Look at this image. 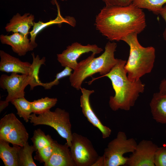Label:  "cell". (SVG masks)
<instances>
[{"mask_svg": "<svg viewBox=\"0 0 166 166\" xmlns=\"http://www.w3.org/2000/svg\"><path fill=\"white\" fill-rule=\"evenodd\" d=\"M145 15L132 3L125 6L105 5L96 17V29L110 41H119L129 35L139 34L145 28Z\"/></svg>", "mask_w": 166, "mask_h": 166, "instance_id": "6da1fadb", "label": "cell"}, {"mask_svg": "<svg viewBox=\"0 0 166 166\" xmlns=\"http://www.w3.org/2000/svg\"><path fill=\"white\" fill-rule=\"evenodd\" d=\"M127 62L119 59L110 71L105 75L93 78L88 83L90 84L97 79L106 77L111 80L115 92L114 96L109 97V105L111 109L129 110L134 106L140 93L144 91L145 85L139 80L133 81L128 78L124 67Z\"/></svg>", "mask_w": 166, "mask_h": 166, "instance_id": "7a4b0ae2", "label": "cell"}, {"mask_svg": "<svg viewBox=\"0 0 166 166\" xmlns=\"http://www.w3.org/2000/svg\"><path fill=\"white\" fill-rule=\"evenodd\" d=\"M117 44L108 42L105 47L104 52L95 57V53L78 63L76 68L69 76L71 85L79 90L81 88L83 81L87 77L99 73L103 76L109 73L118 62L119 59L114 57Z\"/></svg>", "mask_w": 166, "mask_h": 166, "instance_id": "3957f363", "label": "cell"}, {"mask_svg": "<svg viewBox=\"0 0 166 166\" xmlns=\"http://www.w3.org/2000/svg\"><path fill=\"white\" fill-rule=\"evenodd\" d=\"M138 34L132 33L122 40L129 47V56L124 68L128 78L133 81L140 80L143 76L151 73L156 58L155 48L141 45L138 39Z\"/></svg>", "mask_w": 166, "mask_h": 166, "instance_id": "277c9868", "label": "cell"}, {"mask_svg": "<svg viewBox=\"0 0 166 166\" xmlns=\"http://www.w3.org/2000/svg\"><path fill=\"white\" fill-rule=\"evenodd\" d=\"M30 122L34 126L45 125L54 128L62 138L66 139L69 147L71 145L72 133L69 113L64 109L57 108L54 111L49 110L38 114L30 116Z\"/></svg>", "mask_w": 166, "mask_h": 166, "instance_id": "5b68a950", "label": "cell"}, {"mask_svg": "<svg viewBox=\"0 0 166 166\" xmlns=\"http://www.w3.org/2000/svg\"><path fill=\"white\" fill-rule=\"evenodd\" d=\"M137 143L133 138L127 139L125 133L119 132L116 137L110 141L104 150L103 156L104 166H119L126 165L128 157L124 155L133 152Z\"/></svg>", "mask_w": 166, "mask_h": 166, "instance_id": "8992f818", "label": "cell"}, {"mask_svg": "<svg viewBox=\"0 0 166 166\" xmlns=\"http://www.w3.org/2000/svg\"><path fill=\"white\" fill-rule=\"evenodd\" d=\"M69 147L75 166H93L99 156L91 141L86 137L72 133Z\"/></svg>", "mask_w": 166, "mask_h": 166, "instance_id": "52a82bcc", "label": "cell"}, {"mask_svg": "<svg viewBox=\"0 0 166 166\" xmlns=\"http://www.w3.org/2000/svg\"><path fill=\"white\" fill-rule=\"evenodd\" d=\"M29 137L25 126L13 113L6 115L0 120V139L22 147Z\"/></svg>", "mask_w": 166, "mask_h": 166, "instance_id": "ba28073f", "label": "cell"}, {"mask_svg": "<svg viewBox=\"0 0 166 166\" xmlns=\"http://www.w3.org/2000/svg\"><path fill=\"white\" fill-rule=\"evenodd\" d=\"M30 78L27 75L14 73L10 75H2L0 77V87L8 92L6 100L10 102L15 99L24 97L25 89L30 85Z\"/></svg>", "mask_w": 166, "mask_h": 166, "instance_id": "9c48e42d", "label": "cell"}, {"mask_svg": "<svg viewBox=\"0 0 166 166\" xmlns=\"http://www.w3.org/2000/svg\"><path fill=\"white\" fill-rule=\"evenodd\" d=\"M103 51L95 44L83 45L75 42L67 46L61 53L57 54V60L62 66H67L74 70L78 64L77 60L82 54L90 52L99 54Z\"/></svg>", "mask_w": 166, "mask_h": 166, "instance_id": "30bf717a", "label": "cell"}, {"mask_svg": "<svg viewBox=\"0 0 166 166\" xmlns=\"http://www.w3.org/2000/svg\"><path fill=\"white\" fill-rule=\"evenodd\" d=\"M158 146L150 140H142L137 144L134 151L128 157L125 165L129 166H155V153Z\"/></svg>", "mask_w": 166, "mask_h": 166, "instance_id": "8fae6325", "label": "cell"}, {"mask_svg": "<svg viewBox=\"0 0 166 166\" xmlns=\"http://www.w3.org/2000/svg\"><path fill=\"white\" fill-rule=\"evenodd\" d=\"M81 90L82 95L80 98V107L83 114L90 123L101 131L103 138L109 137L111 134V130L102 123L93 112L90 105V97L94 92V90L82 87Z\"/></svg>", "mask_w": 166, "mask_h": 166, "instance_id": "7c38bea8", "label": "cell"}, {"mask_svg": "<svg viewBox=\"0 0 166 166\" xmlns=\"http://www.w3.org/2000/svg\"><path fill=\"white\" fill-rule=\"evenodd\" d=\"M0 40L2 44L10 45L13 51L19 56H25L28 52L36 48L30 42L28 35L19 33L9 35L1 34Z\"/></svg>", "mask_w": 166, "mask_h": 166, "instance_id": "4fadbf2b", "label": "cell"}, {"mask_svg": "<svg viewBox=\"0 0 166 166\" xmlns=\"http://www.w3.org/2000/svg\"><path fill=\"white\" fill-rule=\"evenodd\" d=\"M0 71L6 73H14L28 75L31 64L23 61L4 51H0Z\"/></svg>", "mask_w": 166, "mask_h": 166, "instance_id": "5bb4252c", "label": "cell"}, {"mask_svg": "<svg viewBox=\"0 0 166 166\" xmlns=\"http://www.w3.org/2000/svg\"><path fill=\"white\" fill-rule=\"evenodd\" d=\"M67 143L62 145L54 141L52 155L45 166H75Z\"/></svg>", "mask_w": 166, "mask_h": 166, "instance_id": "9a60e30c", "label": "cell"}, {"mask_svg": "<svg viewBox=\"0 0 166 166\" xmlns=\"http://www.w3.org/2000/svg\"><path fill=\"white\" fill-rule=\"evenodd\" d=\"M34 15L30 13H26L21 15L17 13L14 15L5 27L7 32L19 33L24 35L30 34L29 30L34 25Z\"/></svg>", "mask_w": 166, "mask_h": 166, "instance_id": "2e32d148", "label": "cell"}, {"mask_svg": "<svg viewBox=\"0 0 166 166\" xmlns=\"http://www.w3.org/2000/svg\"><path fill=\"white\" fill-rule=\"evenodd\" d=\"M56 5L57 8V14L56 18L49 22H45L39 21L37 22H34L32 30L30 32V42L36 47L38 45L35 42V39L37 35L42 30L50 25L55 24H61L63 23L68 24L74 26L75 25V21L74 18L70 16L63 17L61 15L60 11L59 6L57 0H53Z\"/></svg>", "mask_w": 166, "mask_h": 166, "instance_id": "e0dca14e", "label": "cell"}, {"mask_svg": "<svg viewBox=\"0 0 166 166\" xmlns=\"http://www.w3.org/2000/svg\"><path fill=\"white\" fill-rule=\"evenodd\" d=\"M150 106L153 118L157 123L166 124V92L154 93Z\"/></svg>", "mask_w": 166, "mask_h": 166, "instance_id": "ac0fdd59", "label": "cell"}, {"mask_svg": "<svg viewBox=\"0 0 166 166\" xmlns=\"http://www.w3.org/2000/svg\"><path fill=\"white\" fill-rule=\"evenodd\" d=\"M9 143L0 139V158L5 166H18V158L21 147L9 145Z\"/></svg>", "mask_w": 166, "mask_h": 166, "instance_id": "d6986e66", "label": "cell"}, {"mask_svg": "<svg viewBox=\"0 0 166 166\" xmlns=\"http://www.w3.org/2000/svg\"><path fill=\"white\" fill-rule=\"evenodd\" d=\"M31 55L33 61L30 72L28 75L30 79L29 85L31 90L37 86H41L42 82L39 80V69L42 65H45L46 61L45 57H44L41 59L38 55L35 56L34 53H32Z\"/></svg>", "mask_w": 166, "mask_h": 166, "instance_id": "ffe728a7", "label": "cell"}, {"mask_svg": "<svg viewBox=\"0 0 166 166\" xmlns=\"http://www.w3.org/2000/svg\"><path fill=\"white\" fill-rule=\"evenodd\" d=\"M10 102L17 110V114L22 117L26 122L30 121V117L33 113L31 102L27 100L24 97L15 99Z\"/></svg>", "mask_w": 166, "mask_h": 166, "instance_id": "44dd1931", "label": "cell"}, {"mask_svg": "<svg viewBox=\"0 0 166 166\" xmlns=\"http://www.w3.org/2000/svg\"><path fill=\"white\" fill-rule=\"evenodd\" d=\"M34 151L33 145H30L28 142L21 147L18 155V166H36L32 157Z\"/></svg>", "mask_w": 166, "mask_h": 166, "instance_id": "7402d4cb", "label": "cell"}, {"mask_svg": "<svg viewBox=\"0 0 166 166\" xmlns=\"http://www.w3.org/2000/svg\"><path fill=\"white\" fill-rule=\"evenodd\" d=\"M57 101L56 98L45 97L31 102L33 113L39 114L50 110Z\"/></svg>", "mask_w": 166, "mask_h": 166, "instance_id": "603a6c76", "label": "cell"}, {"mask_svg": "<svg viewBox=\"0 0 166 166\" xmlns=\"http://www.w3.org/2000/svg\"><path fill=\"white\" fill-rule=\"evenodd\" d=\"M35 151L52 144L54 140L49 135H45L40 128L35 130L30 139Z\"/></svg>", "mask_w": 166, "mask_h": 166, "instance_id": "cb8c5ba5", "label": "cell"}, {"mask_svg": "<svg viewBox=\"0 0 166 166\" xmlns=\"http://www.w3.org/2000/svg\"><path fill=\"white\" fill-rule=\"evenodd\" d=\"M141 9H146L154 14H159L160 11L166 3V0H133L132 3Z\"/></svg>", "mask_w": 166, "mask_h": 166, "instance_id": "d4e9b609", "label": "cell"}, {"mask_svg": "<svg viewBox=\"0 0 166 166\" xmlns=\"http://www.w3.org/2000/svg\"><path fill=\"white\" fill-rule=\"evenodd\" d=\"M54 141L51 145L36 151L34 159L45 166L50 158L53 149Z\"/></svg>", "mask_w": 166, "mask_h": 166, "instance_id": "484cf974", "label": "cell"}, {"mask_svg": "<svg viewBox=\"0 0 166 166\" xmlns=\"http://www.w3.org/2000/svg\"><path fill=\"white\" fill-rule=\"evenodd\" d=\"M72 69L68 67H65L63 70L56 74L55 78L53 81L48 83L42 82L41 86L45 89H50L53 86L57 85L61 79L65 77L69 76L72 73Z\"/></svg>", "mask_w": 166, "mask_h": 166, "instance_id": "4316f807", "label": "cell"}, {"mask_svg": "<svg viewBox=\"0 0 166 166\" xmlns=\"http://www.w3.org/2000/svg\"><path fill=\"white\" fill-rule=\"evenodd\" d=\"M154 162L156 166H166V147H158L155 154Z\"/></svg>", "mask_w": 166, "mask_h": 166, "instance_id": "83f0119b", "label": "cell"}, {"mask_svg": "<svg viewBox=\"0 0 166 166\" xmlns=\"http://www.w3.org/2000/svg\"><path fill=\"white\" fill-rule=\"evenodd\" d=\"M107 6H125L128 5L126 0H101Z\"/></svg>", "mask_w": 166, "mask_h": 166, "instance_id": "f1b7e54d", "label": "cell"}, {"mask_svg": "<svg viewBox=\"0 0 166 166\" xmlns=\"http://www.w3.org/2000/svg\"><path fill=\"white\" fill-rule=\"evenodd\" d=\"M159 14L161 15L166 22V5L163 7L160 11ZM163 36L164 40L166 41V28L163 33Z\"/></svg>", "mask_w": 166, "mask_h": 166, "instance_id": "f546056e", "label": "cell"}, {"mask_svg": "<svg viewBox=\"0 0 166 166\" xmlns=\"http://www.w3.org/2000/svg\"><path fill=\"white\" fill-rule=\"evenodd\" d=\"M159 92H166V79L162 80L160 82L159 87Z\"/></svg>", "mask_w": 166, "mask_h": 166, "instance_id": "4dcf8cb0", "label": "cell"}, {"mask_svg": "<svg viewBox=\"0 0 166 166\" xmlns=\"http://www.w3.org/2000/svg\"><path fill=\"white\" fill-rule=\"evenodd\" d=\"M9 102L1 100L0 101V112H2L9 104Z\"/></svg>", "mask_w": 166, "mask_h": 166, "instance_id": "1f68e13d", "label": "cell"}, {"mask_svg": "<svg viewBox=\"0 0 166 166\" xmlns=\"http://www.w3.org/2000/svg\"><path fill=\"white\" fill-rule=\"evenodd\" d=\"M128 4L132 3L133 0H126Z\"/></svg>", "mask_w": 166, "mask_h": 166, "instance_id": "d6a6232c", "label": "cell"}, {"mask_svg": "<svg viewBox=\"0 0 166 166\" xmlns=\"http://www.w3.org/2000/svg\"><path fill=\"white\" fill-rule=\"evenodd\" d=\"M62 1H66L67 0H61Z\"/></svg>", "mask_w": 166, "mask_h": 166, "instance_id": "836d02e7", "label": "cell"}, {"mask_svg": "<svg viewBox=\"0 0 166 166\" xmlns=\"http://www.w3.org/2000/svg\"><path fill=\"white\" fill-rule=\"evenodd\" d=\"M165 133H166V130H165Z\"/></svg>", "mask_w": 166, "mask_h": 166, "instance_id": "e575fe53", "label": "cell"}]
</instances>
